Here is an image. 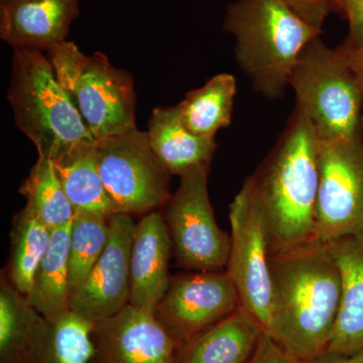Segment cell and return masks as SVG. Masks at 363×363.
<instances>
[{
	"instance_id": "5",
	"label": "cell",
	"mask_w": 363,
	"mask_h": 363,
	"mask_svg": "<svg viewBox=\"0 0 363 363\" xmlns=\"http://www.w3.org/2000/svg\"><path fill=\"white\" fill-rule=\"evenodd\" d=\"M289 86L309 117L319 140H354L362 123L363 75L321 38L298 57Z\"/></svg>"
},
{
	"instance_id": "12",
	"label": "cell",
	"mask_w": 363,
	"mask_h": 363,
	"mask_svg": "<svg viewBox=\"0 0 363 363\" xmlns=\"http://www.w3.org/2000/svg\"><path fill=\"white\" fill-rule=\"evenodd\" d=\"M135 227L131 215L117 213L109 218L106 247L82 285L72 295V311L98 323L130 305Z\"/></svg>"
},
{
	"instance_id": "20",
	"label": "cell",
	"mask_w": 363,
	"mask_h": 363,
	"mask_svg": "<svg viewBox=\"0 0 363 363\" xmlns=\"http://www.w3.org/2000/svg\"><path fill=\"white\" fill-rule=\"evenodd\" d=\"M52 162L75 212L100 215L106 218L116 214L100 175L96 140L76 143Z\"/></svg>"
},
{
	"instance_id": "8",
	"label": "cell",
	"mask_w": 363,
	"mask_h": 363,
	"mask_svg": "<svg viewBox=\"0 0 363 363\" xmlns=\"http://www.w3.org/2000/svg\"><path fill=\"white\" fill-rule=\"evenodd\" d=\"M210 164L180 176L168 202V225L177 264L192 272H219L227 266L230 235L217 224L208 193Z\"/></svg>"
},
{
	"instance_id": "24",
	"label": "cell",
	"mask_w": 363,
	"mask_h": 363,
	"mask_svg": "<svg viewBox=\"0 0 363 363\" xmlns=\"http://www.w3.org/2000/svg\"><path fill=\"white\" fill-rule=\"evenodd\" d=\"M42 315L7 277L0 284V363H26Z\"/></svg>"
},
{
	"instance_id": "4",
	"label": "cell",
	"mask_w": 363,
	"mask_h": 363,
	"mask_svg": "<svg viewBox=\"0 0 363 363\" xmlns=\"http://www.w3.org/2000/svg\"><path fill=\"white\" fill-rule=\"evenodd\" d=\"M7 99L39 157L55 161L76 143L95 140L43 52L14 49Z\"/></svg>"
},
{
	"instance_id": "16",
	"label": "cell",
	"mask_w": 363,
	"mask_h": 363,
	"mask_svg": "<svg viewBox=\"0 0 363 363\" xmlns=\"http://www.w3.org/2000/svg\"><path fill=\"white\" fill-rule=\"evenodd\" d=\"M340 272V311L325 355H350L363 350V228L330 242Z\"/></svg>"
},
{
	"instance_id": "29",
	"label": "cell",
	"mask_w": 363,
	"mask_h": 363,
	"mask_svg": "<svg viewBox=\"0 0 363 363\" xmlns=\"http://www.w3.org/2000/svg\"><path fill=\"white\" fill-rule=\"evenodd\" d=\"M344 13L350 23L347 40L342 45L346 49L363 48V0H342Z\"/></svg>"
},
{
	"instance_id": "22",
	"label": "cell",
	"mask_w": 363,
	"mask_h": 363,
	"mask_svg": "<svg viewBox=\"0 0 363 363\" xmlns=\"http://www.w3.org/2000/svg\"><path fill=\"white\" fill-rule=\"evenodd\" d=\"M235 95V77L221 73L190 91L177 108L188 130L203 138H215L217 131L231 124Z\"/></svg>"
},
{
	"instance_id": "21",
	"label": "cell",
	"mask_w": 363,
	"mask_h": 363,
	"mask_svg": "<svg viewBox=\"0 0 363 363\" xmlns=\"http://www.w3.org/2000/svg\"><path fill=\"white\" fill-rule=\"evenodd\" d=\"M71 223L52 229L49 247L35 272L32 289L26 296L33 309L45 318L71 310L69 283Z\"/></svg>"
},
{
	"instance_id": "6",
	"label": "cell",
	"mask_w": 363,
	"mask_h": 363,
	"mask_svg": "<svg viewBox=\"0 0 363 363\" xmlns=\"http://www.w3.org/2000/svg\"><path fill=\"white\" fill-rule=\"evenodd\" d=\"M59 82L95 140L136 128L133 77L102 52L85 55L73 42L50 50Z\"/></svg>"
},
{
	"instance_id": "31",
	"label": "cell",
	"mask_w": 363,
	"mask_h": 363,
	"mask_svg": "<svg viewBox=\"0 0 363 363\" xmlns=\"http://www.w3.org/2000/svg\"><path fill=\"white\" fill-rule=\"evenodd\" d=\"M316 363H363V350L350 355H324Z\"/></svg>"
},
{
	"instance_id": "28",
	"label": "cell",
	"mask_w": 363,
	"mask_h": 363,
	"mask_svg": "<svg viewBox=\"0 0 363 363\" xmlns=\"http://www.w3.org/2000/svg\"><path fill=\"white\" fill-rule=\"evenodd\" d=\"M248 363H316L298 359L289 354L279 344L274 342L266 332L260 336L252 357Z\"/></svg>"
},
{
	"instance_id": "17",
	"label": "cell",
	"mask_w": 363,
	"mask_h": 363,
	"mask_svg": "<svg viewBox=\"0 0 363 363\" xmlns=\"http://www.w3.org/2000/svg\"><path fill=\"white\" fill-rule=\"evenodd\" d=\"M264 332L240 306L181 347L176 363H248Z\"/></svg>"
},
{
	"instance_id": "7",
	"label": "cell",
	"mask_w": 363,
	"mask_h": 363,
	"mask_svg": "<svg viewBox=\"0 0 363 363\" xmlns=\"http://www.w3.org/2000/svg\"><path fill=\"white\" fill-rule=\"evenodd\" d=\"M96 145L100 175L116 214L133 216L168 204L171 174L155 155L147 131L133 128Z\"/></svg>"
},
{
	"instance_id": "14",
	"label": "cell",
	"mask_w": 363,
	"mask_h": 363,
	"mask_svg": "<svg viewBox=\"0 0 363 363\" xmlns=\"http://www.w3.org/2000/svg\"><path fill=\"white\" fill-rule=\"evenodd\" d=\"M79 0H1L0 38L13 49L47 51L66 42Z\"/></svg>"
},
{
	"instance_id": "1",
	"label": "cell",
	"mask_w": 363,
	"mask_h": 363,
	"mask_svg": "<svg viewBox=\"0 0 363 363\" xmlns=\"http://www.w3.org/2000/svg\"><path fill=\"white\" fill-rule=\"evenodd\" d=\"M272 301L266 333L289 354H326L340 311V272L327 242L314 238L269 257Z\"/></svg>"
},
{
	"instance_id": "33",
	"label": "cell",
	"mask_w": 363,
	"mask_h": 363,
	"mask_svg": "<svg viewBox=\"0 0 363 363\" xmlns=\"http://www.w3.org/2000/svg\"><path fill=\"white\" fill-rule=\"evenodd\" d=\"M362 121H363V108H362Z\"/></svg>"
},
{
	"instance_id": "2",
	"label": "cell",
	"mask_w": 363,
	"mask_h": 363,
	"mask_svg": "<svg viewBox=\"0 0 363 363\" xmlns=\"http://www.w3.org/2000/svg\"><path fill=\"white\" fill-rule=\"evenodd\" d=\"M319 140L298 105L285 130L255 173L245 179L266 228L269 257L315 238Z\"/></svg>"
},
{
	"instance_id": "9",
	"label": "cell",
	"mask_w": 363,
	"mask_h": 363,
	"mask_svg": "<svg viewBox=\"0 0 363 363\" xmlns=\"http://www.w3.org/2000/svg\"><path fill=\"white\" fill-rule=\"evenodd\" d=\"M315 238L330 242L363 228V138L319 140Z\"/></svg>"
},
{
	"instance_id": "19",
	"label": "cell",
	"mask_w": 363,
	"mask_h": 363,
	"mask_svg": "<svg viewBox=\"0 0 363 363\" xmlns=\"http://www.w3.org/2000/svg\"><path fill=\"white\" fill-rule=\"evenodd\" d=\"M96 323L69 311L40 318L26 363H90Z\"/></svg>"
},
{
	"instance_id": "26",
	"label": "cell",
	"mask_w": 363,
	"mask_h": 363,
	"mask_svg": "<svg viewBox=\"0 0 363 363\" xmlns=\"http://www.w3.org/2000/svg\"><path fill=\"white\" fill-rule=\"evenodd\" d=\"M109 218L76 211L71 223L69 283L71 297L80 288L106 247Z\"/></svg>"
},
{
	"instance_id": "10",
	"label": "cell",
	"mask_w": 363,
	"mask_h": 363,
	"mask_svg": "<svg viewBox=\"0 0 363 363\" xmlns=\"http://www.w3.org/2000/svg\"><path fill=\"white\" fill-rule=\"evenodd\" d=\"M230 250L226 272L240 297V307L266 331L272 301V276L266 228L245 183L229 211Z\"/></svg>"
},
{
	"instance_id": "25",
	"label": "cell",
	"mask_w": 363,
	"mask_h": 363,
	"mask_svg": "<svg viewBox=\"0 0 363 363\" xmlns=\"http://www.w3.org/2000/svg\"><path fill=\"white\" fill-rule=\"evenodd\" d=\"M20 192L26 197V207L52 230L73 220L75 209L62 187L51 160L38 157Z\"/></svg>"
},
{
	"instance_id": "15",
	"label": "cell",
	"mask_w": 363,
	"mask_h": 363,
	"mask_svg": "<svg viewBox=\"0 0 363 363\" xmlns=\"http://www.w3.org/2000/svg\"><path fill=\"white\" fill-rule=\"evenodd\" d=\"M173 245L164 217L150 212L135 223L130 252V305L152 308L168 290Z\"/></svg>"
},
{
	"instance_id": "11",
	"label": "cell",
	"mask_w": 363,
	"mask_h": 363,
	"mask_svg": "<svg viewBox=\"0 0 363 363\" xmlns=\"http://www.w3.org/2000/svg\"><path fill=\"white\" fill-rule=\"evenodd\" d=\"M240 306L238 291L226 271L193 272L172 277L154 310L180 350Z\"/></svg>"
},
{
	"instance_id": "32",
	"label": "cell",
	"mask_w": 363,
	"mask_h": 363,
	"mask_svg": "<svg viewBox=\"0 0 363 363\" xmlns=\"http://www.w3.org/2000/svg\"><path fill=\"white\" fill-rule=\"evenodd\" d=\"M360 133H362V138H363V121L362 123V128H360Z\"/></svg>"
},
{
	"instance_id": "18",
	"label": "cell",
	"mask_w": 363,
	"mask_h": 363,
	"mask_svg": "<svg viewBox=\"0 0 363 363\" xmlns=\"http://www.w3.org/2000/svg\"><path fill=\"white\" fill-rule=\"evenodd\" d=\"M150 145L171 175L180 177L190 169L211 164L217 143L188 130L177 106L154 109L147 125Z\"/></svg>"
},
{
	"instance_id": "3",
	"label": "cell",
	"mask_w": 363,
	"mask_h": 363,
	"mask_svg": "<svg viewBox=\"0 0 363 363\" xmlns=\"http://www.w3.org/2000/svg\"><path fill=\"white\" fill-rule=\"evenodd\" d=\"M223 28L235 38L238 65L269 100L284 96L298 57L322 33L284 0H235Z\"/></svg>"
},
{
	"instance_id": "13",
	"label": "cell",
	"mask_w": 363,
	"mask_h": 363,
	"mask_svg": "<svg viewBox=\"0 0 363 363\" xmlns=\"http://www.w3.org/2000/svg\"><path fill=\"white\" fill-rule=\"evenodd\" d=\"M93 340L90 363H176L179 350L152 308L130 305L98 322Z\"/></svg>"
},
{
	"instance_id": "27",
	"label": "cell",
	"mask_w": 363,
	"mask_h": 363,
	"mask_svg": "<svg viewBox=\"0 0 363 363\" xmlns=\"http://www.w3.org/2000/svg\"><path fill=\"white\" fill-rule=\"evenodd\" d=\"M310 25L322 30L327 16L333 11L344 13L342 0H284Z\"/></svg>"
},
{
	"instance_id": "23",
	"label": "cell",
	"mask_w": 363,
	"mask_h": 363,
	"mask_svg": "<svg viewBox=\"0 0 363 363\" xmlns=\"http://www.w3.org/2000/svg\"><path fill=\"white\" fill-rule=\"evenodd\" d=\"M51 234L52 229L26 206L14 217L7 278L26 297L49 247Z\"/></svg>"
},
{
	"instance_id": "30",
	"label": "cell",
	"mask_w": 363,
	"mask_h": 363,
	"mask_svg": "<svg viewBox=\"0 0 363 363\" xmlns=\"http://www.w3.org/2000/svg\"><path fill=\"white\" fill-rule=\"evenodd\" d=\"M339 49L342 52L344 58L348 62V64L357 73L362 74L363 75V48L357 50L346 49L342 45H339Z\"/></svg>"
}]
</instances>
